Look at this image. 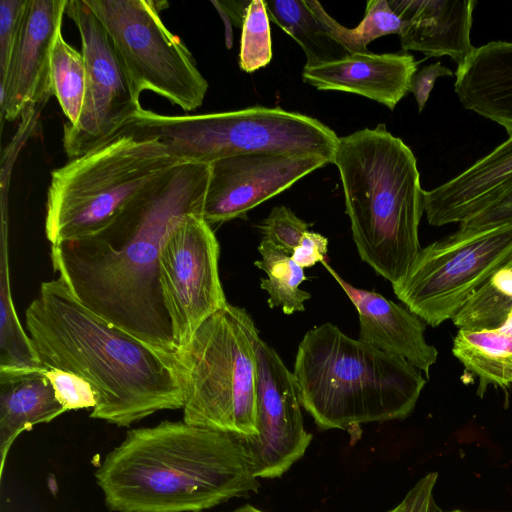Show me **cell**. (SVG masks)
Returning <instances> with one entry per match:
<instances>
[{"label": "cell", "mask_w": 512, "mask_h": 512, "mask_svg": "<svg viewBox=\"0 0 512 512\" xmlns=\"http://www.w3.org/2000/svg\"><path fill=\"white\" fill-rule=\"evenodd\" d=\"M25 321L43 366L75 373L92 386L91 418L124 427L157 411L183 408L174 354L88 309L59 276L41 283Z\"/></svg>", "instance_id": "7a4b0ae2"}, {"label": "cell", "mask_w": 512, "mask_h": 512, "mask_svg": "<svg viewBox=\"0 0 512 512\" xmlns=\"http://www.w3.org/2000/svg\"><path fill=\"white\" fill-rule=\"evenodd\" d=\"M210 164L180 162L99 232L51 245V262L88 309L157 350L175 354L160 280L161 249L190 214L202 216Z\"/></svg>", "instance_id": "6da1fadb"}, {"label": "cell", "mask_w": 512, "mask_h": 512, "mask_svg": "<svg viewBox=\"0 0 512 512\" xmlns=\"http://www.w3.org/2000/svg\"><path fill=\"white\" fill-rule=\"evenodd\" d=\"M455 93L467 110L502 126L512 136V42L476 47L457 67Z\"/></svg>", "instance_id": "ffe728a7"}, {"label": "cell", "mask_w": 512, "mask_h": 512, "mask_svg": "<svg viewBox=\"0 0 512 512\" xmlns=\"http://www.w3.org/2000/svg\"><path fill=\"white\" fill-rule=\"evenodd\" d=\"M257 357V435L240 436L256 478L281 477L305 454L312 435L304 428L301 402L293 372L260 337Z\"/></svg>", "instance_id": "4fadbf2b"}, {"label": "cell", "mask_w": 512, "mask_h": 512, "mask_svg": "<svg viewBox=\"0 0 512 512\" xmlns=\"http://www.w3.org/2000/svg\"><path fill=\"white\" fill-rule=\"evenodd\" d=\"M388 512H405V503L402 500L395 508Z\"/></svg>", "instance_id": "8d00e7d4"}, {"label": "cell", "mask_w": 512, "mask_h": 512, "mask_svg": "<svg viewBox=\"0 0 512 512\" xmlns=\"http://www.w3.org/2000/svg\"><path fill=\"white\" fill-rule=\"evenodd\" d=\"M203 512V511H201ZM232 512H264L250 504H246L244 506L239 507L238 509L232 511Z\"/></svg>", "instance_id": "d590c367"}, {"label": "cell", "mask_w": 512, "mask_h": 512, "mask_svg": "<svg viewBox=\"0 0 512 512\" xmlns=\"http://www.w3.org/2000/svg\"><path fill=\"white\" fill-rule=\"evenodd\" d=\"M259 337L247 311L227 303L175 352L185 394L184 422L245 437L257 435Z\"/></svg>", "instance_id": "8992f818"}, {"label": "cell", "mask_w": 512, "mask_h": 512, "mask_svg": "<svg viewBox=\"0 0 512 512\" xmlns=\"http://www.w3.org/2000/svg\"><path fill=\"white\" fill-rule=\"evenodd\" d=\"M512 308V261L480 287L459 311L474 330L498 328Z\"/></svg>", "instance_id": "83f0119b"}, {"label": "cell", "mask_w": 512, "mask_h": 512, "mask_svg": "<svg viewBox=\"0 0 512 512\" xmlns=\"http://www.w3.org/2000/svg\"><path fill=\"white\" fill-rule=\"evenodd\" d=\"M44 368H0L1 476L9 450L22 432L66 412Z\"/></svg>", "instance_id": "44dd1931"}, {"label": "cell", "mask_w": 512, "mask_h": 512, "mask_svg": "<svg viewBox=\"0 0 512 512\" xmlns=\"http://www.w3.org/2000/svg\"><path fill=\"white\" fill-rule=\"evenodd\" d=\"M269 16L264 0L250 1L240 42L239 66L247 73L267 66L272 58Z\"/></svg>", "instance_id": "f1b7e54d"}, {"label": "cell", "mask_w": 512, "mask_h": 512, "mask_svg": "<svg viewBox=\"0 0 512 512\" xmlns=\"http://www.w3.org/2000/svg\"><path fill=\"white\" fill-rule=\"evenodd\" d=\"M65 13L80 33L87 71L81 115L63 129V147L73 159L117 137L142 107L106 29L86 1L68 0Z\"/></svg>", "instance_id": "8fae6325"}, {"label": "cell", "mask_w": 512, "mask_h": 512, "mask_svg": "<svg viewBox=\"0 0 512 512\" xmlns=\"http://www.w3.org/2000/svg\"><path fill=\"white\" fill-rule=\"evenodd\" d=\"M443 512V511H442ZM451 512H462V511H459V510H455V511H451Z\"/></svg>", "instance_id": "74e56055"}, {"label": "cell", "mask_w": 512, "mask_h": 512, "mask_svg": "<svg viewBox=\"0 0 512 512\" xmlns=\"http://www.w3.org/2000/svg\"><path fill=\"white\" fill-rule=\"evenodd\" d=\"M512 182V136L449 181L423 191L432 226L461 223L481 211Z\"/></svg>", "instance_id": "d6986e66"}, {"label": "cell", "mask_w": 512, "mask_h": 512, "mask_svg": "<svg viewBox=\"0 0 512 512\" xmlns=\"http://www.w3.org/2000/svg\"><path fill=\"white\" fill-rule=\"evenodd\" d=\"M220 246L201 215H187L165 241L159 280L176 351L228 302L219 276Z\"/></svg>", "instance_id": "7c38bea8"}, {"label": "cell", "mask_w": 512, "mask_h": 512, "mask_svg": "<svg viewBox=\"0 0 512 512\" xmlns=\"http://www.w3.org/2000/svg\"><path fill=\"white\" fill-rule=\"evenodd\" d=\"M452 75L453 72L449 68L442 66L440 62L425 66L414 74L409 92L413 93L419 112L424 109L436 79L441 76Z\"/></svg>", "instance_id": "836d02e7"}, {"label": "cell", "mask_w": 512, "mask_h": 512, "mask_svg": "<svg viewBox=\"0 0 512 512\" xmlns=\"http://www.w3.org/2000/svg\"><path fill=\"white\" fill-rule=\"evenodd\" d=\"M309 226L288 207L281 205L274 207L258 227L263 240L292 256L309 231Z\"/></svg>", "instance_id": "f546056e"}, {"label": "cell", "mask_w": 512, "mask_h": 512, "mask_svg": "<svg viewBox=\"0 0 512 512\" xmlns=\"http://www.w3.org/2000/svg\"><path fill=\"white\" fill-rule=\"evenodd\" d=\"M355 306L359 340L388 354L401 357L429 376L438 358L437 349L425 338L426 323L407 307L384 296L352 286L325 261L322 262Z\"/></svg>", "instance_id": "2e32d148"}, {"label": "cell", "mask_w": 512, "mask_h": 512, "mask_svg": "<svg viewBox=\"0 0 512 512\" xmlns=\"http://www.w3.org/2000/svg\"><path fill=\"white\" fill-rule=\"evenodd\" d=\"M512 261V223L422 247L395 295L426 324L452 319L467 300Z\"/></svg>", "instance_id": "30bf717a"}, {"label": "cell", "mask_w": 512, "mask_h": 512, "mask_svg": "<svg viewBox=\"0 0 512 512\" xmlns=\"http://www.w3.org/2000/svg\"><path fill=\"white\" fill-rule=\"evenodd\" d=\"M0 272V368H37L42 362L18 318L9 275L8 246L2 231Z\"/></svg>", "instance_id": "d4e9b609"}, {"label": "cell", "mask_w": 512, "mask_h": 512, "mask_svg": "<svg viewBox=\"0 0 512 512\" xmlns=\"http://www.w3.org/2000/svg\"><path fill=\"white\" fill-rule=\"evenodd\" d=\"M122 134L157 139L178 162L205 164L255 153L317 154L332 162L339 140L313 117L262 106L184 116L142 108L118 135Z\"/></svg>", "instance_id": "52a82bcc"}, {"label": "cell", "mask_w": 512, "mask_h": 512, "mask_svg": "<svg viewBox=\"0 0 512 512\" xmlns=\"http://www.w3.org/2000/svg\"><path fill=\"white\" fill-rule=\"evenodd\" d=\"M360 258L392 285L418 256L423 189L412 150L385 124L340 137L332 158Z\"/></svg>", "instance_id": "277c9868"}, {"label": "cell", "mask_w": 512, "mask_h": 512, "mask_svg": "<svg viewBox=\"0 0 512 512\" xmlns=\"http://www.w3.org/2000/svg\"><path fill=\"white\" fill-rule=\"evenodd\" d=\"M106 29L136 91H152L184 111L202 105L208 82L192 54L162 22L164 2L85 0Z\"/></svg>", "instance_id": "9c48e42d"}, {"label": "cell", "mask_w": 512, "mask_h": 512, "mask_svg": "<svg viewBox=\"0 0 512 512\" xmlns=\"http://www.w3.org/2000/svg\"><path fill=\"white\" fill-rule=\"evenodd\" d=\"M401 19L403 51L448 56L462 66L475 48L471 42L474 0H387Z\"/></svg>", "instance_id": "e0dca14e"}, {"label": "cell", "mask_w": 512, "mask_h": 512, "mask_svg": "<svg viewBox=\"0 0 512 512\" xmlns=\"http://www.w3.org/2000/svg\"><path fill=\"white\" fill-rule=\"evenodd\" d=\"M452 353L467 372L478 378L479 396L490 386L508 388L512 384V308L498 328L459 329Z\"/></svg>", "instance_id": "7402d4cb"}, {"label": "cell", "mask_w": 512, "mask_h": 512, "mask_svg": "<svg viewBox=\"0 0 512 512\" xmlns=\"http://www.w3.org/2000/svg\"><path fill=\"white\" fill-rule=\"evenodd\" d=\"M44 374L50 381L57 400L66 412L95 407L94 390L89 382L81 376L53 367H45Z\"/></svg>", "instance_id": "4dcf8cb0"}, {"label": "cell", "mask_w": 512, "mask_h": 512, "mask_svg": "<svg viewBox=\"0 0 512 512\" xmlns=\"http://www.w3.org/2000/svg\"><path fill=\"white\" fill-rule=\"evenodd\" d=\"M28 0H0V83L7 75Z\"/></svg>", "instance_id": "1f68e13d"}, {"label": "cell", "mask_w": 512, "mask_h": 512, "mask_svg": "<svg viewBox=\"0 0 512 512\" xmlns=\"http://www.w3.org/2000/svg\"><path fill=\"white\" fill-rule=\"evenodd\" d=\"M50 82L68 123L75 125L81 115L87 86L83 54L58 34L50 54Z\"/></svg>", "instance_id": "484cf974"}, {"label": "cell", "mask_w": 512, "mask_h": 512, "mask_svg": "<svg viewBox=\"0 0 512 512\" xmlns=\"http://www.w3.org/2000/svg\"><path fill=\"white\" fill-rule=\"evenodd\" d=\"M328 163L324 156L303 153H255L214 161L202 217L210 226L242 217Z\"/></svg>", "instance_id": "5bb4252c"}, {"label": "cell", "mask_w": 512, "mask_h": 512, "mask_svg": "<svg viewBox=\"0 0 512 512\" xmlns=\"http://www.w3.org/2000/svg\"><path fill=\"white\" fill-rule=\"evenodd\" d=\"M293 374L301 406L322 430L403 420L426 384L405 359L350 338L331 323L306 332Z\"/></svg>", "instance_id": "5b68a950"}, {"label": "cell", "mask_w": 512, "mask_h": 512, "mask_svg": "<svg viewBox=\"0 0 512 512\" xmlns=\"http://www.w3.org/2000/svg\"><path fill=\"white\" fill-rule=\"evenodd\" d=\"M258 251L261 259L254 264L266 273L267 277L260 279V287L268 294L269 307H281L287 315L304 311V303L311 295L299 288L306 280L303 268L269 241L262 239Z\"/></svg>", "instance_id": "cb8c5ba5"}, {"label": "cell", "mask_w": 512, "mask_h": 512, "mask_svg": "<svg viewBox=\"0 0 512 512\" xmlns=\"http://www.w3.org/2000/svg\"><path fill=\"white\" fill-rule=\"evenodd\" d=\"M68 0H28L5 80L0 83L1 114L8 121L52 95L50 54L61 33Z\"/></svg>", "instance_id": "9a60e30c"}, {"label": "cell", "mask_w": 512, "mask_h": 512, "mask_svg": "<svg viewBox=\"0 0 512 512\" xmlns=\"http://www.w3.org/2000/svg\"><path fill=\"white\" fill-rule=\"evenodd\" d=\"M95 478L114 512H201L260 488L238 434L184 421L129 430Z\"/></svg>", "instance_id": "3957f363"}, {"label": "cell", "mask_w": 512, "mask_h": 512, "mask_svg": "<svg viewBox=\"0 0 512 512\" xmlns=\"http://www.w3.org/2000/svg\"><path fill=\"white\" fill-rule=\"evenodd\" d=\"M312 5L327 24L332 36L339 41L349 53H366L367 45L384 35L399 34L402 22L394 13L387 0H369L365 15L355 28H346L330 16L315 0Z\"/></svg>", "instance_id": "4316f807"}, {"label": "cell", "mask_w": 512, "mask_h": 512, "mask_svg": "<svg viewBox=\"0 0 512 512\" xmlns=\"http://www.w3.org/2000/svg\"><path fill=\"white\" fill-rule=\"evenodd\" d=\"M178 162L157 139L118 135L51 173L45 234L51 245L106 227L152 181Z\"/></svg>", "instance_id": "ba28073f"}, {"label": "cell", "mask_w": 512, "mask_h": 512, "mask_svg": "<svg viewBox=\"0 0 512 512\" xmlns=\"http://www.w3.org/2000/svg\"><path fill=\"white\" fill-rule=\"evenodd\" d=\"M512 223V182L478 213L459 224L458 235L471 234Z\"/></svg>", "instance_id": "d6a6232c"}, {"label": "cell", "mask_w": 512, "mask_h": 512, "mask_svg": "<svg viewBox=\"0 0 512 512\" xmlns=\"http://www.w3.org/2000/svg\"><path fill=\"white\" fill-rule=\"evenodd\" d=\"M417 62L408 53H351L344 58L304 66L302 79L318 90L343 91L374 100L390 110L409 92Z\"/></svg>", "instance_id": "ac0fdd59"}, {"label": "cell", "mask_w": 512, "mask_h": 512, "mask_svg": "<svg viewBox=\"0 0 512 512\" xmlns=\"http://www.w3.org/2000/svg\"><path fill=\"white\" fill-rule=\"evenodd\" d=\"M328 239L313 231H308L299 247H297L293 254V260L304 268L314 266L318 262H323L327 254Z\"/></svg>", "instance_id": "e575fe53"}, {"label": "cell", "mask_w": 512, "mask_h": 512, "mask_svg": "<svg viewBox=\"0 0 512 512\" xmlns=\"http://www.w3.org/2000/svg\"><path fill=\"white\" fill-rule=\"evenodd\" d=\"M265 5L269 19L303 49L307 59L305 66L337 61L351 54L332 36L312 0H267Z\"/></svg>", "instance_id": "603a6c76"}]
</instances>
